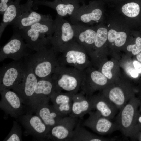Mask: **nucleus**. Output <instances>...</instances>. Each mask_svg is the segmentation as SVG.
<instances>
[{
  "mask_svg": "<svg viewBox=\"0 0 141 141\" xmlns=\"http://www.w3.org/2000/svg\"><path fill=\"white\" fill-rule=\"evenodd\" d=\"M56 27L55 20L42 21L27 27L16 30L21 35L28 47L35 52L51 45Z\"/></svg>",
  "mask_w": 141,
  "mask_h": 141,
  "instance_id": "1",
  "label": "nucleus"
},
{
  "mask_svg": "<svg viewBox=\"0 0 141 141\" xmlns=\"http://www.w3.org/2000/svg\"><path fill=\"white\" fill-rule=\"evenodd\" d=\"M25 58L24 62L31 68L37 79L51 76L59 65L58 55L51 45L30 54Z\"/></svg>",
  "mask_w": 141,
  "mask_h": 141,
  "instance_id": "2",
  "label": "nucleus"
},
{
  "mask_svg": "<svg viewBox=\"0 0 141 141\" xmlns=\"http://www.w3.org/2000/svg\"><path fill=\"white\" fill-rule=\"evenodd\" d=\"M83 77V71L73 67L59 65L51 75L57 91L74 93H78L80 89Z\"/></svg>",
  "mask_w": 141,
  "mask_h": 141,
  "instance_id": "3",
  "label": "nucleus"
},
{
  "mask_svg": "<svg viewBox=\"0 0 141 141\" xmlns=\"http://www.w3.org/2000/svg\"><path fill=\"white\" fill-rule=\"evenodd\" d=\"M85 49L74 39L63 49L58 55V65L74 67L83 71L91 66Z\"/></svg>",
  "mask_w": 141,
  "mask_h": 141,
  "instance_id": "4",
  "label": "nucleus"
},
{
  "mask_svg": "<svg viewBox=\"0 0 141 141\" xmlns=\"http://www.w3.org/2000/svg\"><path fill=\"white\" fill-rule=\"evenodd\" d=\"M27 69L24 62L14 60L4 64L0 69V91L11 89L23 79Z\"/></svg>",
  "mask_w": 141,
  "mask_h": 141,
  "instance_id": "5",
  "label": "nucleus"
},
{
  "mask_svg": "<svg viewBox=\"0 0 141 141\" xmlns=\"http://www.w3.org/2000/svg\"><path fill=\"white\" fill-rule=\"evenodd\" d=\"M56 27L50 44L55 52L58 55L64 47L74 39L72 24L57 15L55 20Z\"/></svg>",
  "mask_w": 141,
  "mask_h": 141,
  "instance_id": "6",
  "label": "nucleus"
},
{
  "mask_svg": "<svg viewBox=\"0 0 141 141\" xmlns=\"http://www.w3.org/2000/svg\"><path fill=\"white\" fill-rule=\"evenodd\" d=\"M37 80L32 69L27 66L23 79L11 89L18 94L23 104L30 109L31 112Z\"/></svg>",
  "mask_w": 141,
  "mask_h": 141,
  "instance_id": "7",
  "label": "nucleus"
},
{
  "mask_svg": "<svg viewBox=\"0 0 141 141\" xmlns=\"http://www.w3.org/2000/svg\"><path fill=\"white\" fill-rule=\"evenodd\" d=\"M16 31L8 42L1 48V62L7 58L21 60L30 54L28 51L30 49L20 34Z\"/></svg>",
  "mask_w": 141,
  "mask_h": 141,
  "instance_id": "8",
  "label": "nucleus"
},
{
  "mask_svg": "<svg viewBox=\"0 0 141 141\" xmlns=\"http://www.w3.org/2000/svg\"><path fill=\"white\" fill-rule=\"evenodd\" d=\"M83 72L80 89L87 97L92 95L95 91L103 90L111 84L100 71L92 68L91 66L86 68Z\"/></svg>",
  "mask_w": 141,
  "mask_h": 141,
  "instance_id": "9",
  "label": "nucleus"
},
{
  "mask_svg": "<svg viewBox=\"0 0 141 141\" xmlns=\"http://www.w3.org/2000/svg\"><path fill=\"white\" fill-rule=\"evenodd\" d=\"M102 94L119 110L133 97L129 84L124 82L111 84L103 90Z\"/></svg>",
  "mask_w": 141,
  "mask_h": 141,
  "instance_id": "10",
  "label": "nucleus"
},
{
  "mask_svg": "<svg viewBox=\"0 0 141 141\" xmlns=\"http://www.w3.org/2000/svg\"><path fill=\"white\" fill-rule=\"evenodd\" d=\"M136 100L133 97L119 110L115 118V121L119 130L125 136H132L135 124Z\"/></svg>",
  "mask_w": 141,
  "mask_h": 141,
  "instance_id": "11",
  "label": "nucleus"
},
{
  "mask_svg": "<svg viewBox=\"0 0 141 141\" xmlns=\"http://www.w3.org/2000/svg\"><path fill=\"white\" fill-rule=\"evenodd\" d=\"M18 121L22 124L26 132L37 140H47L49 128L39 116L27 113L19 116Z\"/></svg>",
  "mask_w": 141,
  "mask_h": 141,
  "instance_id": "12",
  "label": "nucleus"
},
{
  "mask_svg": "<svg viewBox=\"0 0 141 141\" xmlns=\"http://www.w3.org/2000/svg\"><path fill=\"white\" fill-rule=\"evenodd\" d=\"M89 116L84 122L83 126L87 127L101 135L110 134L119 130L115 122L103 116L98 111H91Z\"/></svg>",
  "mask_w": 141,
  "mask_h": 141,
  "instance_id": "13",
  "label": "nucleus"
},
{
  "mask_svg": "<svg viewBox=\"0 0 141 141\" xmlns=\"http://www.w3.org/2000/svg\"><path fill=\"white\" fill-rule=\"evenodd\" d=\"M0 92V107L6 115L17 119L26 114L24 112L23 104L16 92L9 89H5Z\"/></svg>",
  "mask_w": 141,
  "mask_h": 141,
  "instance_id": "14",
  "label": "nucleus"
},
{
  "mask_svg": "<svg viewBox=\"0 0 141 141\" xmlns=\"http://www.w3.org/2000/svg\"><path fill=\"white\" fill-rule=\"evenodd\" d=\"M79 120L69 116L64 118L58 124L50 128L47 140L69 141Z\"/></svg>",
  "mask_w": 141,
  "mask_h": 141,
  "instance_id": "15",
  "label": "nucleus"
},
{
  "mask_svg": "<svg viewBox=\"0 0 141 141\" xmlns=\"http://www.w3.org/2000/svg\"><path fill=\"white\" fill-rule=\"evenodd\" d=\"M31 5L20 6L17 16L11 24L16 30L24 29L38 22L53 20L49 14H43L33 11Z\"/></svg>",
  "mask_w": 141,
  "mask_h": 141,
  "instance_id": "16",
  "label": "nucleus"
},
{
  "mask_svg": "<svg viewBox=\"0 0 141 141\" xmlns=\"http://www.w3.org/2000/svg\"><path fill=\"white\" fill-rule=\"evenodd\" d=\"M37 82L33 100L32 112H35L37 107L40 104L49 102L50 96L57 92L55 82L51 76L37 79Z\"/></svg>",
  "mask_w": 141,
  "mask_h": 141,
  "instance_id": "17",
  "label": "nucleus"
},
{
  "mask_svg": "<svg viewBox=\"0 0 141 141\" xmlns=\"http://www.w3.org/2000/svg\"><path fill=\"white\" fill-rule=\"evenodd\" d=\"M75 41L85 50L90 57L95 42L96 31L86 25L72 24Z\"/></svg>",
  "mask_w": 141,
  "mask_h": 141,
  "instance_id": "18",
  "label": "nucleus"
},
{
  "mask_svg": "<svg viewBox=\"0 0 141 141\" xmlns=\"http://www.w3.org/2000/svg\"><path fill=\"white\" fill-rule=\"evenodd\" d=\"M91 5L79 7L76 11L70 16L72 24L87 25L93 21L98 22L102 15V11L98 8L92 9Z\"/></svg>",
  "mask_w": 141,
  "mask_h": 141,
  "instance_id": "19",
  "label": "nucleus"
},
{
  "mask_svg": "<svg viewBox=\"0 0 141 141\" xmlns=\"http://www.w3.org/2000/svg\"><path fill=\"white\" fill-rule=\"evenodd\" d=\"M94 110L98 111L103 116L112 120L115 117L118 110L108 99L102 93L93 95L88 97Z\"/></svg>",
  "mask_w": 141,
  "mask_h": 141,
  "instance_id": "20",
  "label": "nucleus"
},
{
  "mask_svg": "<svg viewBox=\"0 0 141 141\" xmlns=\"http://www.w3.org/2000/svg\"><path fill=\"white\" fill-rule=\"evenodd\" d=\"M35 112L48 127L49 130L66 116L59 112L52 105H50L49 102L40 104L36 108Z\"/></svg>",
  "mask_w": 141,
  "mask_h": 141,
  "instance_id": "21",
  "label": "nucleus"
},
{
  "mask_svg": "<svg viewBox=\"0 0 141 141\" xmlns=\"http://www.w3.org/2000/svg\"><path fill=\"white\" fill-rule=\"evenodd\" d=\"M72 101L69 115L70 116L82 119L85 114L94 110L91 101L81 91L74 94Z\"/></svg>",
  "mask_w": 141,
  "mask_h": 141,
  "instance_id": "22",
  "label": "nucleus"
},
{
  "mask_svg": "<svg viewBox=\"0 0 141 141\" xmlns=\"http://www.w3.org/2000/svg\"><path fill=\"white\" fill-rule=\"evenodd\" d=\"M74 93L71 92H62L57 91L50 96V99L53 106L59 112L67 116L70 113Z\"/></svg>",
  "mask_w": 141,
  "mask_h": 141,
  "instance_id": "23",
  "label": "nucleus"
},
{
  "mask_svg": "<svg viewBox=\"0 0 141 141\" xmlns=\"http://www.w3.org/2000/svg\"><path fill=\"white\" fill-rule=\"evenodd\" d=\"M113 139L106 138L94 134L83 127L79 120L73 131L69 141H110Z\"/></svg>",
  "mask_w": 141,
  "mask_h": 141,
  "instance_id": "24",
  "label": "nucleus"
},
{
  "mask_svg": "<svg viewBox=\"0 0 141 141\" xmlns=\"http://www.w3.org/2000/svg\"><path fill=\"white\" fill-rule=\"evenodd\" d=\"M64 1L63 2L50 3L49 6L54 9L58 16L63 17L72 15L79 7L75 2H69Z\"/></svg>",
  "mask_w": 141,
  "mask_h": 141,
  "instance_id": "25",
  "label": "nucleus"
},
{
  "mask_svg": "<svg viewBox=\"0 0 141 141\" xmlns=\"http://www.w3.org/2000/svg\"><path fill=\"white\" fill-rule=\"evenodd\" d=\"M127 37L126 34L124 32H117L114 30L111 29L108 32L107 39L110 42H114L116 46L120 47L125 43Z\"/></svg>",
  "mask_w": 141,
  "mask_h": 141,
  "instance_id": "26",
  "label": "nucleus"
},
{
  "mask_svg": "<svg viewBox=\"0 0 141 141\" xmlns=\"http://www.w3.org/2000/svg\"><path fill=\"white\" fill-rule=\"evenodd\" d=\"M140 9L139 4L134 2L126 3L121 8L123 13L126 16L131 18L137 16L139 13Z\"/></svg>",
  "mask_w": 141,
  "mask_h": 141,
  "instance_id": "27",
  "label": "nucleus"
},
{
  "mask_svg": "<svg viewBox=\"0 0 141 141\" xmlns=\"http://www.w3.org/2000/svg\"><path fill=\"white\" fill-rule=\"evenodd\" d=\"M22 132L20 126L14 121L12 128L4 141H20L22 139Z\"/></svg>",
  "mask_w": 141,
  "mask_h": 141,
  "instance_id": "28",
  "label": "nucleus"
},
{
  "mask_svg": "<svg viewBox=\"0 0 141 141\" xmlns=\"http://www.w3.org/2000/svg\"><path fill=\"white\" fill-rule=\"evenodd\" d=\"M114 66V63L111 61L106 62L103 64H100L98 66H100V71L107 79H111L113 76V74L111 71Z\"/></svg>",
  "mask_w": 141,
  "mask_h": 141,
  "instance_id": "29",
  "label": "nucleus"
},
{
  "mask_svg": "<svg viewBox=\"0 0 141 141\" xmlns=\"http://www.w3.org/2000/svg\"><path fill=\"white\" fill-rule=\"evenodd\" d=\"M127 50L131 52L134 55H137L141 52V45L136 44L128 45L127 48Z\"/></svg>",
  "mask_w": 141,
  "mask_h": 141,
  "instance_id": "30",
  "label": "nucleus"
},
{
  "mask_svg": "<svg viewBox=\"0 0 141 141\" xmlns=\"http://www.w3.org/2000/svg\"><path fill=\"white\" fill-rule=\"evenodd\" d=\"M9 0H0V14L3 15L9 5L8 4Z\"/></svg>",
  "mask_w": 141,
  "mask_h": 141,
  "instance_id": "31",
  "label": "nucleus"
},
{
  "mask_svg": "<svg viewBox=\"0 0 141 141\" xmlns=\"http://www.w3.org/2000/svg\"><path fill=\"white\" fill-rule=\"evenodd\" d=\"M133 64L136 70L139 73L141 74V63L135 60L133 62Z\"/></svg>",
  "mask_w": 141,
  "mask_h": 141,
  "instance_id": "32",
  "label": "nucleus"
},
{
  "mask_svg": "<svg viewBox=\"0 0 141 141\" xmlns=\"http://www.w3.org/2000/svg\"><path fill=\"white\" fill-rule=\"evenodd\" d=\"M130 75L133 78L137 77L139 75V73L134 69H132L130 72Z\"/></svg>",
  "mask_w": 141,
  "mask_h": 141,
  "instance_id": "33",
  "label": "nucleus"
},
{
  "mask_svg": "<svg viewBox=\"0 0 141 141\" xmlns=\"http://www.w3.org/2000/svg\"><path fill=\"white\" fill-rule=\"evenodd\" d=\"M135 43L139 45H141V38L138 37L136 39Z\"/></svg>",
  "mask_w": 141,
  "mask_h": 141,
  "instance_id": "34",
  "label": "nucleus"
},
{
  "mask_svg": "<svg viewBox=\"0 0 141 141\" xmlns=\"http://www.w3.org/2000/svg\"><path fill=\"white\" fill-rule=\"evenodd\" d=\"M136 57L137 60L141 62V52H140L137 54Z\"/></svg>",
  "mask_w": 141,
  "mask_h": 141,
  "instance_id": "35",
  "label": "nucleus"
},
{
  "mask_svg": "<svg viewBox=\"0 0 141 141\" xmlns=\"http://www.w3.org/2000/svg\"><path fill=\"white\" fill-rule=\"evenodd\" d=\"M138 120L139 122L140 123H141V116H140L138 119Z\"/></svg>",
  "mask_w": 141,
  "mask_h": 141,
  "instance_id": "36",
  "label": "nucleus"
}]
</instances>
